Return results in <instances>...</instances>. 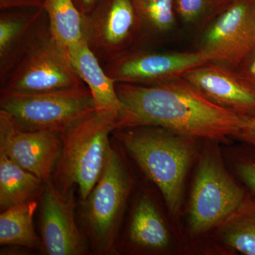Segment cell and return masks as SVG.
Masks as SVG:
<instances>
[{
	"label": "cell",
	"mask_w": 255,
	"mask_h": 255,
	"mask_svg": "<svg viewBox=\"0 0 255 255\" xmlns=\"http://www.w3.org/2000/svg\"><path fill=\"white\" fill-rule=\"evenodd\" d=\"M223 251L255 255V196L250 191L239 207L213 232Z\"/></svg>",
	"instance_id": "17"
},
{
	"label": "cell",
	"mask_w": 255,
	"mask_h": 255,
	"mask_svg": "<svg viewBox=\"0 0 255 255\" xmlns=\"http://www.w3.org/2000/svg\"><path fill=\"white\" fill-rule=\"evenodd\" d=\"M116 90L124 106L119 128L151 126L225 142L247 119L216 105L182 77L155 85L117 83Z\"/></svg>",
	"instance_id": "1"
},
{
	"label": "cell",
	"mask_w": 255,
	"mask_h": 255,
	"mask_svg": "<svg viewBox=\"0 0 255 255\" xmlns=\"http://www.w3.org/2000/svg\"><path fill=\"white\" fill-rule=\"evenodd\" d=\"M42 196V250L49 255H80L87 252L75 219L73 191L64 194L51 179Z\"/></svg>",
	"instance_id": "12"
},
{
	"label": "cell",
	"mask_w": 255,
	"mask_h": 255,
	"mask_svg": "<svg viewBox=\"0 0 255 255\" xmlns=\"http://www.w3.org/2000/svg\"><path fill=\"white\" fill-rule=\"evenodd\" d=\"M232 0H216V8H217V11L219 12L220 7L224 9Z\"/></svg>",
	"instance_id": "28"
},
{
	"label": "cell",
	"mask_w": 255,
	"mask_h": 255,
	"mask_svg": "<svg viewBox=\"0 0 255 255\" xmlns=\"http://www.w3.org/2000/svg\"><path fill=\"white\" fill-rule=\"evenodd\" d=\"M121 116L117 111L96 110L61 132L63 150L52 179L61 193L78 186L82 201L87 199L103 172L110 135L119 128Z\"/></svg>",
	"instance_id": "3"
},
{
	"label": "cell",
	"mask_w": 255,
	"mask_h": 255,
	"mask_svg": "<svg viewBox=\"0 0 255 255\" xmlns=\"http://www.w3.org/2000/svg\"><path fill=\"white\" fill-rule=\"evenodd\" d=\"M127 241L145 253H164L172 245V236L155 203L145 192L137 196L129 220Z\"/></svg>",
	"instance_id": "15"
},
{
	"label": "cell",
	"mask_w": 255,
	"mask_h": 255,
	"mask_svg": "<svg viewBox=\"0 0 255 255\" xmlns=\"http://www.w3.org/2000/svg\"><path fill=\"white\" fill-rule=\"evenodd\" d=\"M238 177L255 196V156L242 155L234 162Z\"/></svg>",
	"instance_id": "23"
},
{
	"label": "cell",
	"mask_w": 255,
	"mask_h": 255,
	"mask_svg": "<svg viewBox=\"0 0 255 255\" xmlns=\"http://www.w3.org/2000/svg\"><path fill=\"white\" fill-rule=\"evenodd\" d=\"M48 17L50 34L68 50L82 38V15L73 0H45L43 6Z\"/></svg>",
	"instance_id": "20"
},
{
	"label": "cell",
	"mask_w": 255,
	"mask_h": 255,
	"mask_svg": "<svg viewBox=\"0 0 255 255\" xmlns=\"http://www.w3.org/2000/svg\"><path fill=\"white\" fill-rule=\"evenodd\" d=\"M112 135L158 188L169 214L179 217L186 179L197 157V138L158 127H127Z\"/></svg>",
	"instance_id": "2"
},
{
	"label": "cell",
	"mask_w": 255,
	"mask_h": 255,
	"mask_svg": "<svg viewBox=\"0 0 255 255\" xmlns=\"http://www.w3.org/2000/svg\"><path fill=\"white\" fill-rule=\"evenodd\" d=\"M44 182L9 158L0 150V208L1 211L11 206L31 201Z\"/></svg>",
	"instance_id": "18"
},
{
	"label": "cell",
	"mask_w": 255,
	"mask_h": 255,
	"mask_svg": "<svg viewBox=\"0 0 255 255\" xmlns=\"http://www.w3.org/2000/svg\"><path fill=\"white\" fill-rule=\"evenodd\" d=\"M132 179L120 153L110 146L102 175L83 201V220L94 251L98 254L115 252L116 240Z\"/></svg>",
	"instance_id": "6"
},
{
	"label": "cell",
	"mask_w": 255,
	"mask_h": 255,
	"mask_svg": "<svg viewBox=\"0 0 255 255\" xmlns=\"http://www.w3.org/2000/svg\"><path fill=\"white\" fill-rule=\"evenodd\" d=\"M255 48V0H232L206 28L199 50L236 69Z\"/></svg>",
	"instance_id": "10"
},
{
	"label": "cell",
	"mask_w": 255,
	"mask_h": 255,
	"mask_svg": "<svg viewBox=\"0 0 255 255\" xmlns=\"http://www.w3.org/2000/svg\"><path fill=\"white\" fill-rule=\"evenodd\" d=\"M233 137H236L255 148V112L246 119L244 124Z\"/></svg>",
	"instance_id": "25"
},
{
	"label": "cell",
	"mask_w": 255,
	"mask_h": 255,
	"mask_svg": "<svg viewBox=\"0 0 255 255\" xmlns=\"http://www.w3.org/2000/svg\"><path fill=\"white\" fill-rule=\"evenodd\" d=\"M0 107L23 130L60 133L79 119L97 110L86 85L41 92L1 88Z\"/></svg>",
	"instance_id": "5"
},
{
	"label": "cell",
	"mask_w": 255,
	"mask_h": 255,
	"mask_svg": "<svg viewBox=\"0 0 255 255\" xmlns=\"http://www.w3.org/2000/svg\"><path fill=\"white\" fill-rule=\"evenodd\" d=\"M212 62L200 50L155 52L135 48L102 65L116 83L155 85L182 78L188 70Z\"/></svg>",
	"instance_id": "9"
},
{
	"label": "cell",
	"mask_w": 255,
	"mask_h": 255,
	"mask_svg": "<svg viewBox=\"0 0 255 255\" xmlns=\"http://www.w3.org/2000/svg\"><path fill=\"white\" fill-rule=\"evenodd\" d=\"M48 29V17L43 8L1 10L0 15L1 83Z\"/></svg>",
	"instance_id": "14"
},
{
	"label": "cell",
	"mask_w": 255,
	"mask_h": 255,
	"mask_svg": "<svg viewBox=\"0 0 255 255\" xmlns=\"http://www.w3.org/2000/svg\"><path fill=\"white\" fill-rule=\"evenodd\" d=\"M36 202L28 201L11 206L0 215V245L42 249V241L33 226Z\"/></svg>",
	"instance_id": "19"
},
{
	"label": "cell",
	"mask_w": 255,
	"mask_h": 255,
	"mask_svg": "<svg viewBox=\"0 0 255 255\" xmlns=\"http://www.w3.org/2000/svg\"><path fill=\"white\" fill-rule=\"evenodd\" d=\"M145 38L162 36L175 24L174 0H131Z\"/></svg>",
	"instance_id": "21"
},
{
	"label": "cell",
	"mask_w": 255,
	"mask_h": 255,
	"mask_svg": "<svg viewBox=\"0 0 255 255\" xmlns=\"http://www.w3.org/2000/svg\"><path fill=\"white\" fill-rule=\"evenodd\" d=\"M236 69L242 78L255 90V48Z\"/></svg>",
	"instance_id": "24"
},
{
	"label": "cell",
	"mask_w": 255,
	"mask_h": 255,
	"mask_svg": "<svg viewBox=\"0 0 255 255\" xmlns=\"http://www.w3.org/2000/svg\"><path fill=\"white\" fill-rule=\"evenodd\" d=\"M45 0H0V9L6 10L22 8H43Z\"/></svg>",
	"instance_id": "26"
},
{
	"label": "cell",
	"mask_w": 255,
	"mask_h": 255,
	"mask_svg": "<svg viewBox=\"0 0 255 255\" xmlns=\"http://www.w3.org/2000/svg\"><path fill=\"white\" fill-rule=\"evenodd\" d=\"M82 38L105 65L137 48L145 36L131 0H102L82 15Z\"/></svg>",
	"instance_id": "8"
},
{
	"label": "cell",
	"mask_w": 255,
	"mask_h": 255,
	"mask_svg": "<svg viewBox=\"0 0 255 255\" xmlns=\"http://www.w3.org/2000/svg\"><path fill=\"white\" fill-rule=\"evenodd\" d=\"M174 8L182 21L194 24L209 16L214 10L215 0H174Z\"/></svg>",
	"instance_id": "22"
},
{
	"label": "cell",
	"mask_w": 255,
	"mask_h": 255,
	"mask_svg": "<svg viewBox=\"0 0 255 255\" xmlns=\"http://www.w3.org/2000/svg\"><path fill=\"white\" fill-rule=\"evenodd\" d=\"M182 78L223 108L245 118L255 112V90L236 70L212 62L188 70Z\"/></svg>",
	"instance_id": "13"
},
{
	"label": "cell",
	"mask_w": 255,
	"mask_h": 255,
	"mask_svg": "<svg viewBox=\"0 0 255 255\" xmlns=\"http://www.w3.org/2000/svg\"><path fill=\"white\" fill-rule=\"evenodd\" d=\"M75 72L91 92L97 110L117 111L122 114L124 106L117 95V83L106 73L100 60L84 38L68 48Z\"/></svg>",
	"instance_id": "16"
},
{
	"label": "cell",
	"mask_w": 255,
	"mask_h": 255,
	"mask_svg": "<svg viewBox=\"0 0 255 255\" xmlns=\"http://www.w3.org/2000/svg\"><path fill=\"white\" fill-rule=\"evenodd\" d=\"M84 85L72 65L68 50L55 41L48 29L1 82V88L41 92Z\"/></svg>",
	"instance_id": "7"
},
{
	"label": "cell",
	"mask_w": 255,
	"mask_h": 255,
	"mask_svg": "<svg viewBox=\"0 0 255 255\" xmlns=\"http://www.w3.org/2000/svg\"><path fill=\"white\" fill-rule=\"evenodd\" d=\"M214 142L209 140L198 154L187 208L188 232L193 237L214 232L248 193L230 173Z\"/></svg>",
	"instance_id": "4"
},
{
	"label": "cell",
	"mask_w": 255,
	"mask_h": 255,
	"mask_svg": "<svg viewBox=\"0 0 255 255\" xmlns=\"http://www.w3.org/2000/svg\"><path fill=\"white\" fill-rule=\"evenodd\" d=\"M82 15L88 14L102 0H73Z\"/></svg>",
	"instance_id": "27"
},
{
	"label": "cell",
	"mask_w": 255,
	"mask_h": 255,
	"mask_svg": "<svg viewBox=\"0 0 255 255\" xmlns=\"http://www.w3.org/2000/svg\"><path fill=\"white\" fill-rule=\"evenodd\" d=\"M62 150L60 132L23 130L0 110V150L43 182L51 179Z\"/></svg>",
	"instance_id": "11"
}]
</instances>
